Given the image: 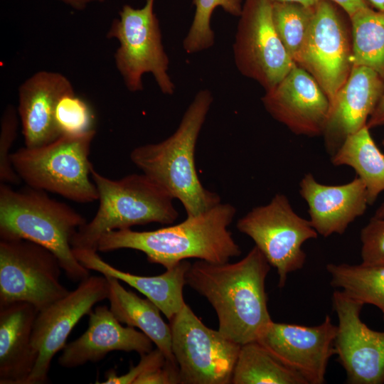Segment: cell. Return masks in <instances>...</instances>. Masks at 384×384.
<instances>
[{
    "label": "cell",
    "mask_w": 384,
    "mask_h": 384,
    "mask_svg": "<svg viewBox=\"0 0 384 384\" xmlns=\"http://www.w3.org/2000/svg\"><path fill=\"white\" fill-rule=\"evenodd\" d=\"M271 265L257 246L237 262L191 264L186 283L215 309L218 331L242 345L257 340L272 321L267 308L265 279Z\"/></svg>",
    "instance_id": "cell-1"
},
{
    "label": "cell",
    "mask_w": 384,
    "mask_h": 384,
    "mask_svg": "<svg viewBox=\"0 0 384 384\" xmlns=\"http://www.w3.org/2000/svg\"><path fill=\"white\" fill-rule=\"evenodd\" d=\"M235 213L233 205L220 202L199 215L186 216L178 224L155 230H112L101 236L97 250H139L146 255L149 262L159 264L166 270L188 258L227 262L241 254L240 246L228 229Z\"/></svg>",
    "instance_id": "cell-2"
},
{
    "label": "cell",
    "mask_w": 384,
    "mask_h": 384,
    "mask_svg": "<svg viewBox=\"0 0 384 384\" xmlns=\"http://www.w3.org/2000/svg\"><path fill=\"white\" fill-rule=\"evenodd\" d=\"M213 102L210 90H200L171 136L130 153L131 161L143 174L181 202L186 216L199 215L221 202L218 193L203 186L195 163L198 139Z\"/></svg>",
    "instance_id": "cell-3"
},
{
    "label": "cell",
    "mask_w": 384,
    "mask_h": 384,
    "mask_svg": "<svg viewBox=\"0 0 384 384\" xmlns=\"http://www.w3.org/2000/svg\"><path fill=\"white\" fill-rule=\"evenodd\" d=\"M86 219L46 191L28 186L15 191L0 184V238L27 240L51 251L62 270L74 282L90 277V270L76 259L71 240Z\"/></svg>",
    "instance_id": "cell-4"
},
{
    "label": "cell",
    "mask_w": 384,
    "mask_h": 384,
    "mask_svg": "<svg viewBox=\"0 0 384 384\" xmlns=\"http://www.w3.org/2000/svg\"><path fill=\"white\" fill-rule=\"evenodd\" d=\"M91 178L99 207L94 218L73 235V248L97 250L100 238L107 232L150 223L169 225L178 217L172 196L143 173L113 180L92 166Z\"/></svg>",
    "instance_id": "cell-5"
},
{
    "label": "cell",
    "mask_w": 384,
    "mask_h": 384,
    "mask_svg": "<svg viewBox=\"0 0 384 384\" xmlns=\"http://www.w3.org/2000/svg\"><path fill=\"white\" fill-rule=\"evenodd\" d=\"M95 134L92 130L79 136L62 135L44 146L20 148L11 156L14 170L31 188L80 203L97 201L89 159Z\"/></svg>",
    "instance_id": "cell-6"
},
{
    "label": "cell",
    "mask_w": 384,
    "mask_h": 384,
    "mask_svg": "<svg viewBox=\"0 0 384 384\" xmlns=\"http://www.w3.org/2000/svg\"><path fill=\"white\" fill-rule=\"evenodd\" d=\"M154 2L146 0L141 8L124 4L106 37L119 43L114 55V63L129 91H142L143 75L151 73L161 92L172 95L176 87L169 74V58L162 43Z\"/></svg>",
    "instance_id": "cell-7"
},
{
    "label": "cell",
    "mask_w": 384,
    "mask_h": 384,
    "mask_svg": "<svg viewBox=\"0 0 384 384\" xmlns=\"http://www.w3.org/2000/svg\"><path fill=\"white\" fill-rule=\"evenodd\" d=\"M236 228L254 241L276 269L279 287L285 285L289 274L303 267L306 258L303 244L319 235L309 220L299 216L282 193L251 209L238 220Z\"/></svg>",
    "instance_id": "cell-8"
},
{
    "label": "cell",
    "mask_w": 384,
    "mask_h": 384,
    "mask_svg": "<svg viewBox=\"0 0 384 384\" xmlns=\"http://www.w3.org/2000/svg\"><path fill=\"white\" fill-rule=\"evenodd\" d=\"M170 323L180 383H231L241 345L207 327L186 304Z\"/></svg>",
    "instance_id": "cell-9"
},
{
    "label": "cell",
    "mask_w": 384,
    "mask_h": 384,
    "mask_svg": "<svg viewBox=\"0 0 384 384\" xmlns=\"http://www.w3.org/2000/svg\"><path fill=\"white\" fill-rule=\"evenodd\" d=\"M62 267L47 248L23 240H0V306L28 302L38 311L67 295Z\"/></svg>",
    "instance_id": "cell-10"
},
{
    "label": "cell",
    "mask_w": 384,
    "mask_h": 384,
    "mask_svg": "<svg viewBox=\"0 0 384 384\" xmlns=\"http://www.w3.org/2000/svg\"><path fill=\"white\" fill-rule=\"evenodd\" d=\"M239 73L268 90L296 65L273 24L269 0H245L233 45Z\"/></svg>",
    "instance_id": "cell-11"
},
{
    "label": "cell",
    "mask_w": 384,
    "mask_h": 384,
    "mask_svg": "<svg viewBox=\"0 0 384 384\" xmlns=\"http://www.w3.org/2000/svg\"><path fill=\"white\" fill-rule=\"evenodd\" d=\"M335 4L320 0L296 65L318 82L330 102L345 83L353 67L351 31Z\"/></svg>",
    "instance_id": "cell-12"
},
{
    "label": "cell",
    "mask_w": 384,
    "mask_h": 384,
    "mask_svg": "<svg viewBox=\"0 0 384 384\" xmlns=\"http://www.w3.org/2000/svg\"><path fill=\"white\" fill-rule=\"evenodd\" d=\"M108 294L107 277L90 276L75 289L38 311L32 333V346L37 360L25 384L47 383L51 361L63 349L75 326L89 314L95 304L107 299Z\"/></svg>",
    "instance_id": "cell-13"
},
{
    "label": "cell",
    "mask_w": 384,
    "mask_h": 384,
    "mask_svg": "<svg viewBox=\"0 0 384 384\" xmlns=\"http://www.w3.org/2000/svg\"><path fill=\"white\" fill-rule=\"evenodd\" d=\"M332 303L338 316L335 354L351 384L384 383V331H374L361 319L364 305L337 289Z\"/></svg>",
    "instance_id": "cell-14"
},
{
    "label": "cell",
    "mask_w": 384,
    "mask_h": 384,
    "mask_svg": "<svg viewBox=\"0 0 384 384\" xmlns=\"http://www.w3.org/2000/svg\"><path fill=\"white\" fill-rule=\"evenodd\" d=\"M336 333L337 326L329 315L314 326L272 321L257 341L307 384H323L329 361L335 354Z\"/></svg>",
    "instance_id": "cell-15"
},
{
    "label": "cell",
    "mask_w": 384,
    "mask_h": 384,
    "mask_svg": "<svg viewBox=\"0 0 384 384\" xmlns=\"http://www.w3.org/2000/svg\"><path fill=\"white\" fill-rule=\"evenodd\" d=\"M262 102L267 112L297 135H322L331 102L316 80L296 65Z\"/></svg>",
    "instance_id": "cell-16"
},
{
    "label": "cell",
    "mask_w": 384,
    "mask_h": 384,
    "mask_svg": "<svg viewBox=\"0 0 384 384\" xmlns=\"http://www.w3.org/2000/svg\"><path fill=\"white\" fill-rule=\"evenodd\" d=\"M383 92L384 80L376 72L366 66L353 65L331 102L322 134L331 156L347 137L366 125Z\"/></svg>",
    "instance_id": "cell-17"
},
{
    "label": "cell",
    "mask_w": 384,
    "mask_h": 384,
    "mask_svg": "<svg viewBox=\"0 0 384 384\" xmlns=\"http://www.w3.org/2000/svg\"><path fill=\"white\" fill-rule=\"evenodd\" d=\"M88 315L87 330L65 346L58 358L60 366L71 368L97 362L114 351H135L142 356L153 350V342L146 335L123 326L107 306H97Z\"/></svg>",
    "instance_id": "cell-18"
},
{
    "label": "cell",
    "mask_w": 384,
    "mask_h": 384,
    "mask_svg": "<svg viewBox=\"0 0 384 384\" xmlns=\"http://www.w3.org/2000/svg\"><path fill=\"white\" fill-rule=\"evenodd\" d=\"M299 194L308 205L312 227L324 238L344 233L369 205L366 185L358 176L345 184L326 185L308 173L299 182Z\"/></svg>",
    "instance_id": "cell-19"
},
{
    "label": "cell",
    "mask_w": 384,
    "mask_h": 384,
    "mask_svg": "<svg viewBox=\"0 0 384 384\" xmlns=\"http://www.w3.org/2000/svg\"><path fill=\"white\" fill-rule=\"evenodd\" d=\"M73 90L67 77L53 71H38L21 84L17 112L25 146H44L61 136L54 120L55 109L59 98Z\"/></svg>",
    "instance_id": "cell-20"
},
{
    "label": "cell",
    "mask_w": 384,
    "mask_h": 384,
    "mask_svg": "<svg viewBox=\"0 0 384 384\" xmlns=\"http://www.w3.org/2000/svg\"><path fill=\"white\" fill-rule=\"evenodd\" d=\"M38 310L28 302L0 306V383L25 384L37 355L32 333Z\"/></svg>",
    "instance_id": "cell-21"
},
{
    "label": "cell",
    "mask_w": 384,
    "mask_h": 384,
    "mask_svg": "<svg viewBox=\"0 0 384 384\" xmlns=\"http://www.w3.org/2000/svg\"><path fill=\"white\" fill-rule=\"evenodd\" d=\"M76 259L89 270L114 277L138 290L154 303L171 321L186 304L183 288L191 263L183 260L157 276H139L122 271L104 261L92 249L73 248Z\"/></svg>",
    "instance_id": "cell-22"
},
{
    "label": "cell",
    "mask_w": 384,
    "mask_h": 384,
    "mask_svg": "<svg viewBox=\"0 0 384 384\" xmlns=\"http://www.w3.org/2000/svg\"><path fill=\"white\" fill-rule=\"evenodd\" d=\"M105 277L109 284L110 309L116 319L129 326L138 328L169 361L177 364L172 351L171 326L162 319L159 307L149 299H142L127 290L119 279Z\"/></svg>",
    "instance_id": "cell-23"
},
{
    "label": "cell",
    "mask_w": 384,
    "mask_h": 384,
    "mask_svg": "<svg viewBox=\"0 0 384 384\" xmlns=\"http://www.w3.org/2000/svg\"><path fill=\"white\" fill-rule=\"evenodd\" d=\"M366 125L346 137L331 156L334 166H348L365 183L368 204L372 205L384 191V154Z\"/></svg>",
    "instance_id": "cell-24"
},
{
    "label": "cell",
    "mask_w": 384,
    "mask_h": 384,
    "mask_svg": "<svg viewBox=\"0 0 384 384\" xmlns=\"http://www.w3.org/2000/svg\"><path fill=\"white\" fill-rule=\"evenodd\" d=\"M231 383L307 384L257 341L241 345Z\"/></svg>",
    "instance_id": "cell-25"
},
{
    "label": "cell",
    "mask_w": 384,
    "mask_h": 384,
    "mask_svg": "<svg viewBox=\"0 0 384 384\" xmlns=\"http://www.w3.org/2000/svg\"><path fill=\"white\" fill-rule=\"evenodd\" d=\"M350 20L353 65L368 67L384 80V11L368 6Z\"/></svg>",
    "instance_id": "cell-26"
},
{
    "label": "cell",
    "mask_w": 384,
    "mask_h": 384,
    "mask_svg": "<svg viewBox=\"0 0 384 384\" xmlns=\"http://www.w3.org/2000/svg\"><path fill=\"white\" fill-rule=\"evenodd\" d=\"M331 285L364 304L378 307L384 318V265L330 263Z\"/></svg>",
    "instance_id": "cell-27"
},
{
    "label": "cell",
    "mask_w": 384,
    "mask_h": 384,
    "mask_svg": "<svg viewBox=\"0 0 384 384\" xmlns=\"http://www.w3.org/2000/svg\"><path fill=\"white\" fill-rule=\"evenodd\" d=\"M314 6L308 7L294 2L272 3L275 31L295 63L306 38Z\"/></svg>",
    "instance_id": "cell-28"
},
{
    "label": "cell",
    "mask_w": 384,
    "mask_h": 384,
    "mask_svg": "<svg viewBox=\"0 0 384 384\" xmlns=\"http://www.w3.org/2000/svg\"><path fill=\"white\" fill-rule=\"evenodd\" d=\"M195 13L191 26L183 41L188 54L208 50L215 43V33L210 25L213 11L220 7L228 14L238 16L242 9V0H193Z\"/></svg>",
    "instance_id": "cell-29"
},
{
    "label": "cell",
    "mask_w": 384,
    "mask_h": 384,
    "mask_svg": "<svg viewBox=\"0 0 384 384\" xmlns=\"http://www.w3.org/2000/svg\"><path fill=\"white\" fill-rule=\"evenodd\" d=\"M54 120L61 136H79L95 130L92 108L85 100L76 95L74 90L59 98Z\"/></svg>",
    "instance_id": "cell-30"
},
{
    "label": "cell",
    "mask_w": 384,
    "mask_h": 384,
    "mask_svg": "<svg viewBox=\"0 0 384 384\" xmlns=\"http://www.w3.org/2000/svg\"><path fill=\"white\" fill-rule=\"evenodd\" d=\"M18 112L8 105L1 119L0 133V181L16 184L21 181L12 164L11 149L17 137Z\"/></svg>",
    "instance_id": "cell-31"
},
{
    "label": "cell",
    "mask_w": 384,
    "mask_h": 384,
    "mask_svg": "<svg viewBox=\"0 0 384 384\" xmlns=\"http://www.w3.org/2000/svg\"><path fill=\"white\" fill-rule=\"evenodd\" d=\"M361 263L384 265V218L372 217L361 231Z\"/></svg>",
    "instance_id": "cell-32"
},
{
    "label": "cell",
    "mask_w": 384,
    "mask_h": 384,
    "mask_svg": "<svg viewBox=\"0 0 384 384\" xmlns=\"http://www.w3.org/2000/svg\"><path fill=\"white\" fill-rule=\"evenodd\" d=\"M141 356L142 358L139 363L137 366L131 368L124 375H118L112 369L109 370L106 373V379L101 383L134 384V380L140 375L153 368L162 366L166 363L170 362L167 360L165 355L157 348Z\"/></svg>",
    "instance_id": "cell-33"
},
{
    "label": "cell",
    "mask_w": 384,
    "mask_h": 384,
    "mask_svg": "<svg viewBox=\"0 0 384 384\" xmlns=\"http://www.w3.org/2000/svg\"><path fill=\"white\" fill-rule=\"evenodd\" d=\"M341 9L348 15L349 18L356 12L368 7L366 0H329Z\"/></svg>",
    "instance_id": "cell-34"
},
{
    "label": "cell",
    "mask_w": 384,
    "mask_h": 384,
    "mask_svg": "<svg viewBox=\"0 0 384 384\" xmlns=\"http://www.w3.org/2000/svg\"><path fill=\"white\" fill-rule=\"evenodd\" d=\"M382 125H384V92L366 124L368 129Z\"/></svg>",
    "instance_id": "cell-35"
},
{
    "label": "cell",
    "mask_w": 384,
    "mask_h": 384,
    "mask_svg": "<svg viewBox=\"0 0 384 384\" xmlns=\"http://www.w3.org/2000/svg\"><path fill=\"white\" fill-rule=\"evenodd\" d=\"M68 6H70L75 10L82 11L89 4L92 2H104L106 0H58Z\"/></svg>",
    "instance_id": "cell-36"
},
{
    "label": "cell",
    "mask_w": 384,
    "mask_h": 384,
    "mask_svg": "<svg viewBox=\"0 0 384 384\" xmlns=\"http://www.w3.org/2000/svg\"><path fill=\"white\" fill-rule=\"evenodd\" d=\"M271 3L274 2H294L302 4L308 7H314L320 0H269Z\"/></svg>",
    "instance_id": "cell-37"
},
{
    "label": "cell",
    "mask_w": 384,
    "mask_h": 384,
    "mask_svg": "<svg viewBox=\"0 0 384 384\" xmlns=\"http://www.w3.org/2000/svg\"><path fill=\"white\" fill-rule=\"evenodd\" d=\"M377 10L384 11V0H368Z\"/></svg>",
    "instance_id": "cell-38"
},
{
    "label": "cell",
    "mask_w": 384,
    "mask_h": 384,
    "mask_svg": "<svg viewBox=\"0 0 384 384\" xmlns=\"http://www.w3.org/2000/svg\"><path fill=\"white\" fill-rule=\"evenodd\" d=\"M373 217L384 218V202L377 208Z\"/></svg>",
    "instance_id": "cell-39"
},
{
    "label": "cell",
    "mask_w": 384,
    "mask_h": 384,
    "mask_svg": "<svg viewBox=\"0 0 384 384\" xmlns=\"http://www.w3.org/2000/svg\"><path fill=\"white\" fill-rule=\"evenodd\" d=\"M382 144H383V145H384V138L383 139Z\"/></svg>",
    "instance_id": "cell-40"
}]
</instances>
